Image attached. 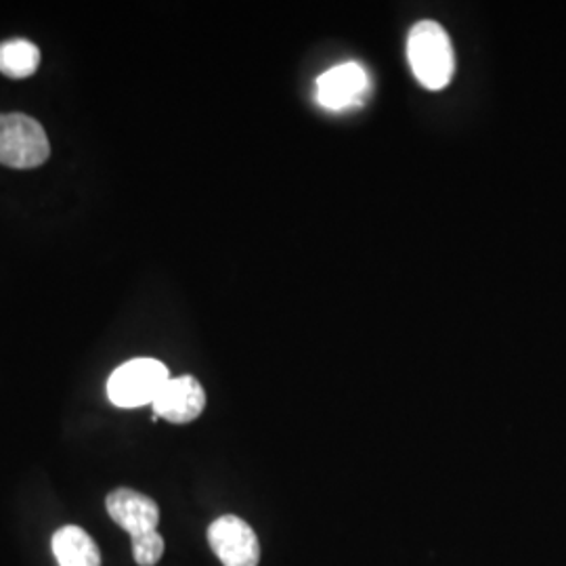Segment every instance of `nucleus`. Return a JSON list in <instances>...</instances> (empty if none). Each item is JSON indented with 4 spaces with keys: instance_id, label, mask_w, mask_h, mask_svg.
Returning <instances> with one entry per match:
<instances>
[{
    "instance_id": "nucleus-1",
    "label": "nucleus",
    "mask_w": 566,
    "mask_h": 566,
    "mask_svg": "<svg viewBox=\"0 0 566 566\" xmlns=\"http://www.w3.org/2000/svg\"><path fill=\"white\" fill-rule=\"evenodd\" d=\"M407 60L413 76L428 91L446 88L455 72V55L446 28L437 21H418L407 39Z\"/></svg>"
},
{
    "instance_id": "nucleus-2",
    "label": "nucleus",
    "mask_w": 566,
    "mask_h": 566,
    "mask_svg": "<svg viewBox=\"0 0 566 566\" xmlns=\"http://www.w3.org/2000/svg\"><path fill=\"white\" fill-rule=\"evenodd\" d=\"M170 380L168 367L158 359H133L122 364L107 380L109 401L124 409L151 405Z\"/></svg>"
},
{
    "instance_id": "nucleus-3",
    "label": "nucleus",
    "mask_w": 566,
    "mask_h": 566,
    "mask_svg": "<svg viewBox=\"0 0 566 566\" xmlns=\"http://www.w3.org/2000/svg\"><path fill=\"white\" fill-rule=\"evenodd\" d=\"M51 156L49 137L39 120L25 114H0V164L36 168Z\"/></svg>"
},
{
    "instance_id": "nucleus-4",
    "label": "nucleus",
    "mask_w": 566,
    "mask_h": 566,
    "mask_svg": "<svg viewBox=\"0 0 566 566\" xmlns=\"http://www.w3.org/2000/svg\"><path fill=\"white\" fill-rule=\"evenodd\" d=\"M208 544L223 566H259L261 544L254 528L240 516L224 514L208 526Z\"/></svg>"
},
{
    "instance_id": "nucleus-5",
    "label": "nucleus",
    "mask_w": 566,
    "mask_h": 566,
    "mask_svg": "<svg viewBox=\"0 0 566 566\" xmlns=\"http://www.w3.org/2000/svg\"><path fill=\"white\" fill-rule=\"evenodd\" d=\"M151 407L154 418H164L172 424H189L202 416L206 392L193 376L170 378Z\"/></svg>"
},
{
    "instance_id": "nucleus-6",
    "label": "nucleus",
    "mask_w": 566,
    "mask_h": 566,
    "mask_svg": "<svg viewBox=\"0 0 566 566\" xmlns=\"http://www.w3.org/2000/svg\"><path fill=\"white\" fill-rule=\"evenodd\" d=\"M107 514L116 525H120L130 539L145 533L156 531L160 523V507L158 504L133 489H116L107 495Z\"/></svg>"
},
{
    "instance_id": "nucleus-7",
    "label": "nucleus",
    "mask_w": 566,
    "mask_h": 566,
    "mask_svg": "<svg viewBox=\"0 0 566 566\" xmlns=\"http://www.w3.org/2000/svg\"><path fill=\"white\" fill-rule=\"evenodd\" d=\"M369 82L359 63H343L317 81V99L327 109H344L361 102Z\"/></svg>"
},
{
    "instance_id": "nucleus-8",
    "label": "nucleus",
    "mask_w": 566,
    "mask_h": 566,
    "mask_svg": "<svg viewBox=\"0 0 566 566\" xmlns=\"http://www.w3.org/2000/svg\"><path fill=\"white\" fill-rule=\"evenodd\" d=\"M53 554L60 566H102L99 547L81 526H63L53 535Z\"/></svg>"
},
{
    "instance_id": "nucleus-9",
    "label": "nucleus",
    "mask_w": 566,
    "mask_h": 566,
    "mask_svg": "<svg viewBox=\"0 0 566 566\" xmlns=\"http://www.w3.org/2000/svg\"><path fill=\"white\" fill-rule=\"evenodd\" d=\"M41 65V49L25 39L0 42V74L21 81L32 76Z\"/></svg>"
},
{
    "instance_id": "nucleus-10",
    "label": "nucleus",
    "mask_w": 566,
    "mask_h": 566,
    "mask_svg": "<svg viewBox=\"0 0 566 566\" xmlns=\"http://www.w3.org/2000/svg\"><path fill=\"white\" fill-rule=\"evenodd\" d=\"M164 539L158 531L145 533L139 537H133V556L139 566L158 565V560L163 558Z\"/></svg>"
}]
</instances>
